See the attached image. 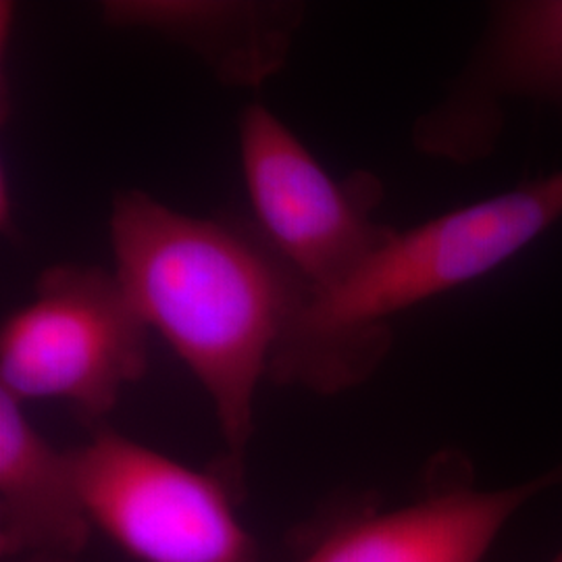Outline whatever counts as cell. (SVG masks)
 I'll use <instances>...</instances> for the list:
<instances>
[{
    "instance_id": "30bf717a",
    "label": "cell",
    "mask_w": 562,
    "mask_h": 562,
    "mask_svg": "<svg viewBox=\"0 0 562 562\" xmlns=\"http://www.w3.org/2000/svg\"><path fill=\"white\" fill-rule=\"evenodd\" d=\"M13 562H80L74 559H63V557H27V559H20Z\"/></svg>"
},
{
    "instance_id": "3957f363",
    "label": "cell",
    "mask_w": 562,
    "mask_h": 562,
    "mask_svg": "<svg viewBox=\"0 0 562 562\" xmlns=\"http://www.w3.org/2000/svg\"><path fill=\"white\" fill-rule=\"evenodd\" d=\"M150 327L115 271L59 262L0 331V390L20 402H67L90 429L148 369Z\"/></svg>"
},
{
    "instance_id": "9c48e42d",
    "label": "cell",
    "mask_w": 562,
    "mask_h": 562,
    "mask_svg": "<svg viewBox=\"0 0 562 562\" xmlns=\"http://www.w3.org/2000/svg\"><path fill=\"white\" fill-rule=\"evenodd\" d=\"M74 448L59 450L0 390V559L80 561L92 538Z\"/></svg>"
},
{
    "instance_id": "7a4b0ae2",
    "label": "cell",
    "mask_w": 562,
    "mask_h": 562,
    "mask_svg": "<svg viewBox=\"0 0 562 562\" xmlns=\"http://www.w3.org/2000/svg\"><path fill=\"white\" fill-rule=\"evenodd\" d=\"M562 220V171L394 232L338 288L311 294L273 348L267 378L336 396L392 350L390 317L480 280Z\"/></svg>"
},
{
    "instance_id": "277c9868",
    "label": "cell",
    "mask_w": 562,
    "mask_h": 562,
    "mask_svg": "<svg viewBox=\"0 0 562 562\" xmlns=\"http://www.w3.org/2000/svg\"><path fill=\"white\" fill-rule=\"evenodd\" d=\"M92 527L134 562H262L240 494L211 462L192 469L109 425L74 448Z\"/></svg>"
},
{
    "instance_id": "8fae6325",
    "label": "cell",
    "mask_w": 562,
    "mask_h": 562,
    "mask_svg": "<svg viewBox=\"0 0 562 562\" xmlns=\"http://www.w3.org/2000/svg\"><path fill=\"white\" fill-rule=\"evenodd\" d=\"M554 562H562V554H561V557H559V559H557V561H554Z\"/></svg>"
},
{
    "instance_id": "52a82bcc",
    "label": "cell",
    "mask_w": 562,
    "mask_h": 562,
    "mask_svg": "<svg viewBox=\"0 0 562 562\" xmlns=\"http://www.w3.org/2000/svg\"><path fill=\"white\" fill-rule=\"evenodd\" d=\"M508 97L562 101V0L496 7L452 92L415 123L413 144L431 157L477 161L496 144Z\"/></svg>"
},
{
    "instance_id": "ba28073f",
    "label": "cell",
    "mask_w": 562,
    "mask_h": 562,
    "mask_svg": "<svg viewBox=\"0 0 562 562\" xmlns=\"http://www.w3.org/2000/svg\"><path fill=\"white\" fill-rule=\"evenodd\" d=\"M111 30L146 32L180 44L234 88H261L290 59L306 18L294 0H109Z\"/></svg>"
},
{
    "instance_id": "5b68a950",
    "label": "cell",
    "mask_w": 562,
    "mask_h": 562,
    "mask_svg": "<svg viewBox=\"0 0 562 562\" xmlns=\"http://www.w3.org/2000/svg\"><path fill=\"white\" fill-rule=\"evenodd\" d=\"M238 134L257 225L311 294L338 288L396 232L373 217L383 199L378 176L331 178L262 102L241 111Z\"/></svg>"
},
{
    "instance_id": "6da1fadb",
    "label": "cell",
    "mask_w": 562,
    "mask_h": 562,
    "mask_svg": "<svg viewBox=\"0 0 562 562\" xmlns=\"http://www.w3.org/2000/svg\"><path fill=\"white\" fill-rule=\"evenodd\" d=\"M109 241L144 322L211 398L223 438L213 464L244 501L257 390L308 285L257 223L190 217L144 190L113 196Z\"/></svg>"
},
{
    "instance_id": "8992f818",
    "label": "cell",
    "mask_w": 562,
    "mask_h": 562,
    "mask_svg": "<svg viewBox=\"0 0 562 562\" xmlns=\"http://www.w3.org/2000/svg\"><path fill=\"white\" fill-rule=\"evenodd\" d=\"M562 485V464L531 482L482 490L457 450L434 457L413 503L344 498L302 529L296 562H483L522 504Z\"/></svg>"
}]
</instances>
